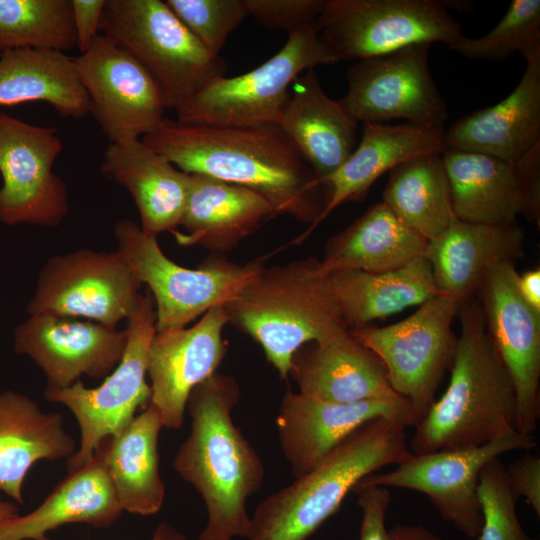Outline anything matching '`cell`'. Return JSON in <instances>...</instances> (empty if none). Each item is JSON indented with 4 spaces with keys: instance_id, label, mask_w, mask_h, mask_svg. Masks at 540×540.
I'll return each instance as SVG.
<instances>
[{
    "instance_id": "obj_4",
    "label": "cell",
    "mask_w": 540,
    "mask_h": 540,
    "mask_svg": "<svg viewBox=\"0 0 540 540\" xmlns=\"http://www.w3.org/2000/svg\"><path fill=\"white\" fill-rule=\"evenodd\" d=\"M406 429L387 418L361 425L310 471L261 501L250 516L246 539L307 540L362 479L413 455Z\"/></svg>"
},
{
    "instance_id": "obj_17",
    "label": "cell",
    "mask_w": 540,
    "mask_h": 540,
    "mask_svg": "<svg viewBox=\"0 0 540 540\" xmlns=\"http://www.w3.org/2000/svg\"><path fill=\"white\" fill-rule=\"evenodd\" d=\"M517 277L515 263L496 265L485 275L474 297L514 385L517 432L534 435L540 417V313L520 295Z\"/></svg>"
},
{
    "instance_id": "obj_47",
    "label": "cell",
    "mask_w": 540,
    "mask_h": 540,
    "mask_svg": "<svg viewBox=\"0 0 540 540\" xmlns=\"http://www.w3.org/2000/svg\"><path fill=\"white\" fill-rule=\"evenodd\" d=\"M184 533L179 531L167 521L160 522L155 528L150 540H186ZM41 540H51L47 536Z\"/></svg>"
},
{
    "instance_id": "obj_39",
    "label": "cell",
    "mask_w": 540,
    "mask_h": 540,
    "mask_svg": "<svg viewBox=\"0 0 540 540\" xmlns=\"http://www.w3.org/2000/svg\"><path fill=\"white\" fill-rule=\"evenodd\" d=\"M179 20L212 54L218 55L228 36L249 16L245 0H166Z\"/></svg>"
},
{
    "instance_id": "obj_37",
    "label": "cell",
    "mask_w": 540,
    "mask_h": 540,
    "mask_svg": "<svg viewBox=\"0 0 540 540\" xmlns=\"http://www.w3.org/2000/svg\"><path fill=\"white\" fill-rule=\"evenodd\" d=\"M451 50L469 59L497 62L515 52L524 58L540 52V1L513 0L490 32L478 38L464 36Z\"/></svg>"
},
{
    "instance_id": "obj_7",
    "label": "cell",
    "mask_w": 540,
    "mask_h": 540,
    "mask_svg": "<svg viewBox=\"0 0 540 540\" xmlns=\"http://www.w3.org/2000/svg\"><path fill=\"white\" fill-rule=\"evenodd\" d=\"M335 62L317 19L289 33L283 47L260 66L211 82L175 111L176 120L211 127L279 124L294 80L310 68Z\"/></svg>"
},
{
    "instance_id": "obj_44",
    "label": "cell",
    "mask_w": 540,
    "mask_h": 540,
    "mask_svg": "<svg viewBox=\"0 0 540 540\" xmlns=\"http://www.w3.org/2000/svg\"><path fill=\"white\" fill-rule=\"evenodd\" d=\"M529 209V220L540 222V143L515 162Z\"/></svg>"
},
{
    "instance_id": "obj_23",
    "label": "cell",
    "mask_w": 540,
    "mask_h": 540,
    "mask_svg": "<svg viewBox=\"0 0 540 540\" xmlns=\"http://www.w3.org/2000/svg\"><path fill=\"white\" fill-rule=\"evenodd\" d=\"M290 375L298 393L310 399L350 403L398 395L384 365L349 331L301 347Z\"/></svg>"
},
{
    "instance_id": "obj_1",
    "label": "cell",
    "mask_w": 540,
    "mask_h": 540,
    "mask_svg": "<svg viewBox=\"0 0 540 540\" xmlns=\"http://www.w3.org/2000/svg\"><path fill=\"white\" fill-rule=\"evenodd\" d=\"M141 139L187 174L258 193L277 215L311 227L323 210L325 187L278 124L211 127L165 117Z\"/></svg>"
},
{
    "instance_id": "obj_24",
    "label": "cell",
    "mask_w": 540,
    "mask_h": 540,
    "mask_svg": "<svg viewBox=\"0 0 540 540\" xmlns=\"http://www.w3.org/2000/svg\"><path fill=\"white\" fill-rule=\"evenodd\" d=\"M523 256L524 233L517 223L484 225L457 218L428 241L424 254L440 293L459 302L475 296L493 267Z\"/></svg>"
},
{
    "instance_id": "obj_41",
    "label": "cell",
    "mask_w": 540,
    "mask_h": 540,
    "mask_svg": "<svg viewBox=\"0 0 540 540\" xmlns=\"http://www.w3.org/2000/svg\"><path fill=\"white\" fill-rule=\"evenodd\" d=\"M353 492L362 511L360 540H390L385 518L391 496L388 488L358 484Z\"/></svg>"
},
{
    "instance_id": "obj_15",
    "label": "cell",
    "mask_w": 540,
    "mask_h": 540,
    "mask_svg": "<svg viewBox=\"0 0 540 540\" xmlns=\"http://www.w3.org/2000/svg\"><path fill=\"white\" fill-rule=\"evenodd\" d=\"M432 44L410 45L392 53L356 61L347 72L341 99L357 122L406 123L444 127L448 109L428 66Z\"/></svg>"
},
{
    "instance_id": "obj_9",
    "label": "cell",
    "mask_w": 540,
    "mask_h": 540,
    "mask_svg": "<svg viewBox=\"0 0 540 540\" xmlns=\"http://www.w3.org/2000/svg\"><path fill=\"white\" fill-rule=\"evenodd\" d=\"M124 354L100 386L87 388L81 381L64 389L46 388L44 397L71 411L80 428V445L67 459L68 472L90 460L100 443L118 434L151 401L146 381L148 352L156 332L155 303L150 292L141 294L128 316Z\"/></svg>"
},
{
    "instance_id": "obj_16",
    "label": "cell",
    "mask_w": 540,
    "mask_h": 540,
    "mask_svg": "<svg viewBox=\"0 0 540 540\" xmlns=\"http://www.w3.org/2000/svg\"><path fill=\"white\" fill-rule=\"evenodd\" d=\"M73 62L89 98L90 114L109 143L141 139L164 120L167 109L154 79L103 35Z\"/></svg>"
},
{
    "instance_id": "obj_28",
    "label": "cell",
    "mask_w": 540,
    "mask_h": 540,
    "mask_svg": "<svg viewBox=\"0 0 540 540\" xmlns=\"http://www.w3.org/2000/svg\"><path fill=\"white\" fill-rule=\"evenodd\" d=\"M122 512L111 480L94 455L69 471L36 509L0 523V540H41L49 531L70 523L106 529Z\"/></svg>"
},
{
    "instance_id": "obj_40",
    "label": "cell",
    "mask_w": 540,
    "mask_h": 540,
    "mask_svg": "<svg viewBox=\"0 0 540 540\" xmlns=\"http://www.w3.org/2000/svg\"><path fill=\"white\" fill-rule=\"evenodd\" d=\"M249 12L261 26L288 34L316 21L325 0H245Z\"/></svg>"
},
{
    "instance_id": "obj_27",
    "label": "cell",
    "mask_w": 540,
    "mask_h": 540,
    "mask_svg": "<svg viewBox=\"0 0 540 540\" xmlns=\"http://www.w3.org/2000/svg\"><path fill=\"white\" fill-rule=\"evenodd\" d=\"M189 175L180 222L186 232L172 231L180 245L198 244L225 252L277 215L264 197L250 189L201 174Z\"/></svg>"
},
{
    "instance_id": "obj_20",
    "label": "cell",
    "mask_w": 540,
    "mask_h": 540,
    "mask_svg": "<svg viewBox=\"0 0 540 540\" xmlns=\"http://www.w3.org/2000/svg\"><path fill=\"white\" fill-rule=\"evenodd\" d=\"M224 306L214 307L192 327L156 331L148 352L151 401L167 429H180L192 389L216 373L226 354Z\"/></svg>"
},
{
    "instance_id": "obj_45",
    "label": "cell",
    "mask_w": 540,
    "mask_h": 540,
    "mask_svg": "<svg viewBox=\"0 0 540 540\" xmlns=\"http://www.w3.org/2000/svg\"><path fill=\"white\" fill-rule=\"evenodd\" d=\"M517 288L525 302L540 313V269L533 268L518 273Z\"/></svg>"
},
{
    "instance_id": "obj_13",
    "label": "cell",
    "mask_w": 540,
    "mask_h": 540,
    "mask_svg": "<svg viewBox=\"0 0 540 540\" xmlns=\"http://www.w3.org/2000/svg\"><path fill=\"white\" fill-rule=\"evenodd\" d=\"M63 150L58 130L0 111V222L58 226L69 213L68 190L53 166Z\"/></svg>"
},
{
    "instance_id": "obj_19",
    "label": "cell",
    "mask_w": 540,
    "mask_h": 540,
    "mask_svg": "<svg viewBox=\"0 0 540 540\" xmlns=\"http://www.w3.org/2000/svg\"><path fill=\"white\" fill-rule=\"evenodd\" d=\"M387 418L415 427L417 416L401 396L350 403L326 402L287 391L276 427L282 453L299 477L315 467L336 445L364 423Z\"/></svg>"
},
{
    "instance_id": "obj_42",
    "label": "cell",
    "mask_w": 540,
    "mask_h": 540,
    "mask_svg": "<svg viewBox=\"0 0 540 540\" xmlns=\"http://www.w3.org/2000/svg\"><path fill=\"white\" fill-rule=\"evenodd\" d=\"M509 487L519 497H524L540 516V456L530 452L505 466Z\"/></svg>"
},
{
    "instance_id": "obj_30",
    "label": "cell",
    "mask_w": 540,
    "mask_h": 540,
    "mask_svg": "<svg viewBox=\"0 0 540 540\" xmlns=\"http://www.w3.org/2000/svg\"><path fill=\"white\" fill-rule=\"evenodd\" d=\"M442 159L457 219L484 225L516 223L519 215L529 219L515 163L451 148L442 153Z\"/></svg>"
},
{
    "instance_id": "obj_5",
    "label": "cell",
    "mask_w": 540,
    "mask_h": 540,
    "mask_svg": "<svg viewBox=\"0 0 540 540\" xmlns=\"http://www.w3.org/2000/svg\"><path fill=\"white\" fill-rule=\"evenodd\" d=\"M224 307L229 323L261 346L282 379L290 376L292 359L301 347L350 330L329 275L312 257L263 267Z\"/></svg>"
},
{
    "instance_id": "obj_29",
    "label": "cell",
    "mask_w": 540,
    "mask_h": 540,
    "mask_svg": "<svg viewBox=\"0 0 540 540\" xmlns=\"http://www.w3.org/2000/svg\"><path fill=\"white\" fill-rule=\"evenodd\" d=\"M63 423L60 413L42 411L24 394L0 392V492L23 504V481L36 462L68 459L76 452Z\"/></svg>"
},
{
    "instance_id": "obj_33",
    "label": "cell",
    "mask_w": 540,
    "mask_h": 540,
    "mask_svg": "<svg viewBox=\"0 0 540 540\" xmlns=\"http://www.w3.org/2000/svg\"><path fill=\"white\" fill-rule=\"evenodd\" d=\"M427 244L382 201L328 240L320 266L326 274L345 269L390 271L424 257Z\"/></svg>"
},
{
    "instance_id": "obj_11",
    "label": "cell",
    "mask_w": 540,
    "mask_h": 540,
    "mask_svg": "<svg viewBox=\"0 0 540 540\" xmlns=\"http://www.w3.org/2000/svg\"><path fill=\"white\" fill-rule=\"evenodd\" d=\"M459 304L440 293L402 321L350 330L379 358L391 387L411 404L419 422L436 400L438 387L451 368L457 343L452 324Z\"/></svg>"
},
{
    "instance_id": "obj_48",
    "label": "cell",
    "mask_w": 540,
    "mask_h": 540,
    "mask_svg": "<svg viewBox=\"0 0 540 540\" xmlns=\"http://www.w3.org/2000/svg\"><path fill=\"white\" fill-rule=\"evenodd\" d=\"M18 515V507L10 501H4L0 492V523L8 521Z\"/></svg>"
},
{
    "instance_id": "obj_10",
    "label": "cell",
    "mask_w": 540,
    "mask_h": 540,
    "mask_svg": "<svg viewBox=\"0 0 540 540\" xmlns=\"http://www.w3.org/2000/svg\"><path fill=\"white\" fill-rule=\"evenodd\" d=\"M440 0H325L320 37L338 61L382 56L414 44L462 40L461 25Z\"/></svg>"
},
{
    "instance_id": "obj_34",
    "label": "cell",
    "mask_w": 540,
    "mask_h": 540,
    "mask_svg": "<svg viewBox=\"0 0 540 540\" xmlns=\"http://www.w3.org/2000/svg\"><path fill=\"white\" fill-rule=\"evenodd\" d=\"M45 102L74 120L90 114L88 95L67 53L14 49L0 54V107Z\"/></svg>"
},
{
    "instance_id": "obj_8",
    "label": "cell",
    "mask_w": 540,
    "mask_h": 540,
    "mask_svg": "<svg viewBox=\"0 0 540 540\" xmlns=\"http://www.w3.org/2000/svg\"><path fill=\"white\" fill-rule=\"evenodd\" d=\"M114 235L117 250L154 299L156 331L185 327L208 310L227 305L264 267L258 260L238 265L218 257L199 268H185L130 219L116 222Z\"/></svg>"
},
{
    "instance_id": "obj_46",
    "label": "cell",
    "mask_w": 540,
    "mask_h": 540,
    "mask_svg": "<svg viewBox=\"0 0 540 540\" xmlns=\"http://www.w3.org/2000/svg\"><path fill=\"white\" fill-rule=\"evenodd\" d=\"M390 540H443L421 525H396L389 530Z\"/></svg>"
},
{
    "instance_id": "obj_21",
    "label": "cell",
    "mask_w": 540,
    "mask_h": 540,
    "mask_svg": "<svg viewBox=\"0 0 540 540\" xmlns=\"http://www.w3.org/2000/svg\"><path fill=\"white\" fill-rule=\"evenodd\" d=\"M444 127L409 123H364L361 140L349 157L321 181L325 204L316 222L298 237L303 241L340 204L365 197L371 185L402 162L446 149Z\"/></svg>"
},
{
    "instance_id": "obj_36",
    "label": "cell",
    "mask_w": 540,
    "mask_h": 540,
    "mask_svg": "<svg viewBox=\"0 0 540 540\" xmlns=\"http://www.w3.org/2000/svg\"><path fill=\"white\" fill-rule=\"evenodd\" d=\"M76 48L71 0H0V54Z\"/></svg>"
},
{
    "instance_id": "obj_6",
    "label": "cell",
    "mask_w": 540,
    "mask_h": 540,
    "mask_svg": "<svg viewBox=\"0 0 540 540\" xmlns=\"http://www.w3.org/2000/svg\"><path fill=\"white\" fill-rule=\"evenodd\" d=\"M100 34L135 58L176 111L214 80L224 60L210 53L165 1L106 0Z\"/></svg>"
},
{
    "instance_id": "obj_25",
    "label": "cell",
    "mask_w": 540,
    "mask_h": 540,
    "mask_svg": "<svg viewBox=\"0 0 540 540\" xmlns=\"http://www.w3.org/2000/svg\"><path fill=\"white\" fill-rule=\"evenodd\" d=\"M291 90L278 125L321 183L355 149L358 122L342 100L324 92L314 68L300 74Z\"/></svg>"
},
{
    "instance_id": "obj_14",
    "label": "cell",
    "mask_w": 540,
    "mask_h": 540,
    "mask_svg": "<svg viewBox=\"0 0 540 540\" xmlns=\"http://www.w3.org/2000/svg\"><path fill=\"white\" fill-rule=\"evenodd\" d=\"M536 446L534 435L517 432L479 447L413 454L394 470L373 473L359 484L424 493L445 521L468 538H476L483 523L478 497L482 468L504 453Z\"/></svg>"
},
{
    "instance_id": "obj_26",
    "label": "cell",
    "mask_w": 540,
    "mask_h": 540,
    "mask_svg": "<svg viewBox=\"0 0 540 540\" xmlns=\"http://www.w3.org/2000/svg\"><path fill=\"white\" fill-rule=\"evenodd\" d=\"M101 170L130 193L139 212L140 227L146 234L157 237L180 226L190 175L142 139L109 143Z\"/></svg>"
},
{
    "instance_id": "obj_3",
    "label": "cell",
    "mask_w": 540,
    "mask_h": 540,
    "mask_svg": "<svg viewBox=\"0 0 540 540\" xmlns=\"http://www.w3.org/2000/svg\"><path fill=\"white\" fill-rule=\"evenodd\" d=\"M457 317L460 334L449 385L415 426L412 454L474 448L517 433L514 385L477 299L460 302Z\"/></svg>"
},
{
    "instance_id": "obj_12",
    "label": "cell",
    "mask_w": 540,
    "mask_h": 540,
    "mask_svg": "<svg viewBox=\"0 0 540 540\" xmlns=\"http://www.w3.org/2000/svg\"><path fill=\"white\" fill-rule=\"evenodd\" d=\"M141 285L118 250L80 249L55 255L44 264L27 312L116 327L138 303Z\"/></svg>"
},
{
    "instance_id": "obj_2",
    "label": "cell",
    "mask_w": 540,
    "mask_h": 540,
    "mask_svg": "<svg viewBox=\"0 0 540 540\" xmlns=\"http://www.w3.org/2000/svg\"><path fill=\"white\" fill-rule=\"evenodd\" d=\"M239 399L237 380L217 372L188 396L191 430L172 467L205 504L207 522L199 540L246 538L247 502L264 481L262 460L232 418Z\"/></svg>"
},
{
    "instance_id": "obj_22",
    "label": "cell",
    "mask_w": 540,
    "mask_h": 540,
    "mask_svg": "<svg viewBox=\"0 0 540 540\" xmlns=\"http://www.w3.org/2000/svg\"><path fill=\"white\" fill-rule=\"evenodd\" d=\"M525 60L524 74L506 98L445 130L447 148L515 163L540 143V52Z\"/></svg>"
},
{
    "instance_id": "obj_43",
    "label": "cell",
    "mask_w": 540,
    "mask_h": 540,
    "mask_svg": "<svg viewBox=\"0 0 540 540\" xmlns=\"http://www.w3.org/2000/svg\"><path fill=\"white\" fill-rule=\"evenodd\" d=\"M106 0H71L76 48L87 51L100 34V24Z\"/></svg>"
},
{
    "instance_id": "obj_35",
    "label": "cell",
    "mask_w": 540,
    "mask_h": 540,
    "mask_svg": "<svg viewBox=\"0 0 540 540\" xmlns=\"http://www.w3.org/2000/svg\"><path fill=\"white\" fill-rule=\"evenodd\" d=\"M383 202L426 240L442 233L456 218L442 153L419 155L393 168Z\"/></svg>"
},
{
    "instance_id": "obj_18",
    "label": "cell",
    "mask_w": 540,
    "mask_h": 540,
    "mask_svg": "<svg viewBox=\"0 0 540 540\" xmlns=\"http://www.w3.org/2000/svg\"><path fill=\"white\" fill-rule=\"evenodd\" d=\"M14 351L44 373L47 388L64 389L82 375L103 378L120 362L127 331L90 320L37 314L14 330Z\"/></svg>"
},
{
    "instance_id": "obj_32",
    "label": "cell",
    "mask_w": 540,
    "mask_h": 540,
    "mask_svg": "<svg viewBox=\"0 0 540 540\" xmlns=\"http://www.w3.org/2000/svg\"><path fill=\"white\" fill-rule=\"evenodd\" d=\"M328 275L341 316L350 330L420 306L440 294L425 257L385 272L345 269Z\"/></svg>"
},
{
    "instance_id": "obj_38",
    "label": "cell",
    "mask_w": 540,
    "mask_h": 540,
    "mask_svg": "<svg viewBox=\"0 0 540 540\" xmlns=\"http://www.w3.org/2000/svg\"><path fill=\"white\" fill-rule=\"evenodd\" d=\"M478 497L483 516L479 540H534L519 521L516 512L518 497L508 485L505 466L499 457L482 468Z\"/></svg>"
},
{
    "instance_id": "obj_31",
    "label": "cell",
    "mask_w": 540,
    "mask_h": 540,
    "mask_svg": "<svg viewBox=\"0 0 540 540\" xmlns=\"http://www.w3.org/2000/svg\"><path fill=\"white\" fill-rule=\"evenodd\" d=\"M162 420L149 404L118 434L105 438L96 455L111 480L123 511L150 516L165 500L160 476L158 440Z\"/></svg>"
}]
</instances>
